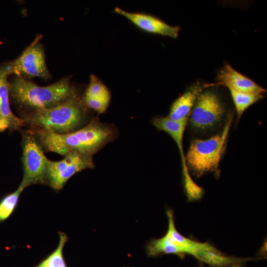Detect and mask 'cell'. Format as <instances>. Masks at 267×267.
<instances>
[{"label": "cell", "mask_w": 267, "mask_h": 267, "mask_svg": "<svg viewBox=\"0 0 267 267\" xmlns=\"http://www.w3.org/2000/svg\"><path fill=\"white\" fill-rule=\"evenodd\" d=\"M31 131L44 152H52L63 156L70 153H76L93 157L105 145L113 141L117 134L113 126L101 122L97 117H93L82 128L67 134Z\"/></svg>", "instance_id": "6da1fadb"}, {"label": "cell", "mask_w": 267, "mask_h": 267, "mask_svg": "<svg viewBox=\"0 0 267 267\" xmlns=\"http://www.w3.org/2000/svg\"><path fill=\"white\" fill-rule=\"evenodd\" d=\"M10 102L20 118L41 110L56 106L79 94L70 77H64L49 85L40 86L21 76L8 81Z\"/></svg>", "instance_id": "7a4b0ae2"}, {"label": "cell", "mask_w": 267, "mask_h": 267, "mask_svg": "<svg viewBox=\"0 0 267 267\" xmlns=\"http://www.w3.org/2000/svg\"><path fill=\"white\" fill-rule=\"evenodd\" d=\"M80 94L52 108L35 111L22 116L24 127L64 134L76 131L93 118Z\"/></svg>", "instance_id": "3957f363"}, {"label": "cell", "mask_w": 267, "mask_h": 267, "mask_svg": "<svg viewBox=\"0 0 267 267\" xmlns=\"http://www.w3.org/2000/svg\"><path fill=\"white\" fill-rule=\"evenodd\" d=\"M232 118V114L228 116L221 133L206 139H196L191 142L185 160L188 169L196 177L218 171L226 149Z\"/></svg>", "instance_id": "277c9868"}, {"label": "cell", "mask_w": 267, "mask_h": 267, "mask_svg": "<svg viewBox=\"0 0 267 267\" xmlns=\"http://www.w3.org/2000/svg\"><path fill=\"white\" fill-rule=\"evenodd\" d=\"M21 133L23 177L20 184L24 189L34 184H45L48 159L30 130H22Z\"/></svg>", "instance_id": "5b68a950"}, {"label": "cell", "mask_w": 267, "mask_h": 267, "mask_svg": "<svg viewBox=\"0 0 267 267\" xmlns=\"http://www.w3.org/2000/svg\"><path fill=\"white\" fill-rule=\"evenodd\" d=\"M225 113L224 103L218 92L205 88L197 96L188 118L195 130L206 131L219 124Z\"/></svg>", "instance_id": "8992f818"}, {"label": "cell", "mask_w": 267, "mask_h": 267, "mask_svg": "<svg viewBox=\"0 0 267 267\" xmlns=\"http://www.w3.org/2000/svg\"><path fill=\"white\" fill-rule=\"evenodd\" d=\"M94 167L93 157L70 153L59 161L48 160L45 184L53 190H60L75 174Z\"/></svg>", "instance_id": "52a82bcc"}, {"label": "cell", "mask_w": 267, "mask_h": 267, "mask_svg": "<svg viewBox=\"0 0 267 267\" xmlns=\"http://www.w3.org/2000/svg\"><path fill=\"white\" fill-rule=\"evenodd\" d=\"M42 39L41 35H37L18 57L9 62L11 74L44 80L50 78L45 63L44 48L40 42Z\"/></svg>", "instance_id": "ba28073f"}, {"label": "cell", "mask_w": 267, "mask_h": 267, "mask_svg": "<svg viewBox=\"0 0 267 267\" xmlns=\"http://www.w3.org/2000/svg\"><path fill=\"white\" fill-rule=\"evenodd\" d=\"M11 74L8 62L0 66V133L21 131L23 120L16 116L10 105L8 77Z\"/></svg>", "instance_id": "9c48e42d"}, {"label": "cell", "mask_w": 267, "mask_h": 267, "mask_svg": "<svg viewBox=\"0 0 267 267\" xmlns=\"http://www.w3.org/2000/svg\"><path fill=\"white\" fill-rule=\"evenodd\" d=\"M114 11L125 17L139 29L148 33L177 38L179 28L170 25L159 18L143 13L131 12L116 7Z\"/></svg>", "instance_id": "30bf717a"}, {"label": "cell", "mask_w": 267, "mask_h": 267, "mask_svg": "<svg viewBox=\"0 0 267 267\" xmlns=\"http://www.w3.org/2000/svg\"><path fill=\"white\" fill-rule=\"evenodd\" d=\"M188 118L180 121H174L167 117L154 118L152 123L158 130L163 131L169 134L176 143L178 148L182 167L184 182L192 180L186 164L183 149V137Z\"/></svg>", "instance_id": "8fae6325"}, {"label": "cell", "mask_w": 267, "mask_h": 267, "mask_svg": "<svg viewBox=\"0 0 267 267\" xmlns=\"http://www.w3.org/2000/svg\"><path fill=\"white\" fill-rule=\"evenodd\" d=\"M219 82L235 90L263 94L266 90L253 81L234 70L230 65L226 64L219 72L217 75Z\"/></svg>", "instance_id": "7c38bea8"}, {"label": "cell", "mask_w": 267, "mask_h": 267, "mask_svg": "<svg viewBox=\"0 0 267 267\" xmlns=\"http://www.w3.org/2000/svg\"><path fill=\"white\" fill-rule=\"evenodd\" d=\"M110 93L107 87L96 76L91 74L89 84L82 95L86 106L98 114L104 113L110 101Z\"/></svg>", "instance_id": "4fadbf2b"}, {"label": "cell", "mask_w": 267, "mask_h": 267, "mask_svg": "<svg viewBox=\"0 0 267 267\" xmlns=\"http://www.w3.org/2000/svg\"><path fill=\"white\" fill-rule=\"evenodd\" d=\"M208 86L199 83L190 86L173 102L167 117L174 121L188 118L197 96Z\"/></svg>", "instance_id": "5bb4252c"}, {"label": "cell", "mask_w": 267, "mask_h": 267, "mask_svg": "<svg viewBox=\"0 0 267 267\" xmlns=\"http://www.w3.org/2000/svg\"><path fill=\"white\" fill-rule=\"evenodd\" d=\"M166 213L168 218L169 226L165 236L171 241L189 249L191 255L198 260L204 252L215 248L207 242L203 243L194 241L181 235L176 228L173 212L171 210H168Z\"/></svg>", "instance_id": "9a60e30c"}, {"label": "cell", "mask_w": 267, "mask_h": 267, "mask_svg": "<svg viewBox=\"0 0 267 267\" xmlns=\"http://www.w3.org/2000/svg\"><path fill=\"white\" fill-rule=\"evenodd\" d=\"M148 256L156 257L160 254H173L182 257L185 254L190 255L189 249L177 245L165 235L163 237L151 241L146 247Z\"/></svg>", "instance_id": "2e32d148"}, {"label": "cell", "mask_w": 267, "mask_h": 267, "mask_svg": "<svg viewBox=\"0 0 267 267\" xmlns=\"http://www.w3.org/2000/svg\"><path fill=\"white\" fill-rule=\"evenodd\" d=\"M236 110L238 121L244 112L263 97V94L247 93L228 89Z\"/></svg>", "instance_id": "e0dca14e"}, {"label": "cell", "mask_w": 267, "mask_h": 267, "mask_svg": "<svg viewBox=\"0 0 267 267\" xmlns=\"http://www.w3.org/2000/svg\"><path fill=\"white\" fill-rule=\"evenodd\" d=\"M59 240L58 246L50 255L34 267H67L63 257L64 246L68 241V236L62 232H58Z\"/></svg>", "instance_id": "ac0fdd59"}, {"label": "cell", "mask_w": 267, "mask_h": 267, "mask_svg": "<svg viewBox=\"0 0 267 267\" xmlns=\"http://www.w3.org/2000/svg\"><path fill=\"white\" fill-rule=\"evenodd\" d=\"M24 189L20 184L17 189L4 197L0 202V222L6 220L17 206L20 195Z\"/></svg>", "instance_id": "d6986e66"}, {"label": "cell", "mask_w": 267, "mask_h": 267, "mask_svg": "<svg viewBox=\"0 0 267 267\" xmlns=\"http://www.w3.org/2000/svg\"><path fill=\"white\" fill-rule=\"evenodd\" d=\"M221 267H242V263H238L225 266H221Z\"/></svg>", "instance_id": "ffe728a7"}]
</instances>
